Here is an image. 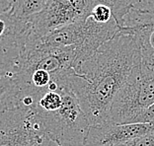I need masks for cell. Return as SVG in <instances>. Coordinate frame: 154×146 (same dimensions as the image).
Returning <instances> with one entry per match:
<instances>
[{
    "label": "cell",
    "mask_w": 154,
    "mask_h": 146,
    "mask_svg": "<svg viewBox=\"0 0 154 146\" xmlns=\"http://www.w3.org/2000/svg\"><path fill=\"white\" fill-rule=\"evenodd\" d=\"M141 65V44L136 33L120 32L68 76L90 126L106 123L116 97Z\"/></svg>",
    "instance_id": "obj_1"
},
{
    "label": "cell",
    "mask_w": 154,
    "mask_h": 146,
    "mask_svg": "<svg viewBox=\"0 0 154 146\" xmlns=\"http://www.w3.org/2000/svg\"><path fill=\"white\" fill-rule=\"evenodd\" d=\"M154 105V48H141L138 71L121 90L112 104L107 123H134L135 119Z\"/></svg>",
    "instance_id": "obj_2"
},
{
    "label": "cell",
    "mask_w": 154,
    "mask_h": 146,
    "mask_svg": "<svg viewBox=\"0 0 154 146\" xmlns=\"http://www.w3.org/2000/svg\"><path fill=\"white\" fill-rule=\"evenodd\" d=\"M120 32L121 28L115 19L109 23L101 24L89 17L84 21L59 28L41 39L51 47H74L76 70Z\"/></svg>",
    "instance_id": "obj_3"
},
{
    "label": "cell",
    "mask_w": 154,
    "mask_h": 146,
    "mask_svg": "<svg viewBox=\"0 0 154 146\" xmlns=\"http://www.w3.org/2000/svg\"><path fill=\"white\" fill-rule=\"evenodd\" d=\"M0 146H57L45 136L28 108H13L0 114Z\"/></svg>",
    "instance_id": "obj_4"
},
{
    "label": "cell",
    "mask_w": 154,
    "mask_h": 146,
    "mask_svg": "<svg viewBox=\"0 0 154 146\" xmlns=\"http://www.w3.org/2000/svg\"><path fill=\"white\" fill-rule=\"evenodd\" d=\"M101 0H52L44 11L32 17V32L43 38L59 28L84 21L90 17L93 8Z\"/></svg>",
    "instance_id": "obj_5"
},
{
    "label": "cell",
    "mask_w": 154,
    "mask_h": 146,
    "mask_svg": "<svg viewBox=\"0 0 154 146\" xmlns=\"http://www.w3.org/2000/svg\"><path fill=\"white\" fill-rule=\"evenodd\" d=\"M153 131L149 123H103L90 126L83 146H120Z\"/></svg>",
    "instance_id": "obj_6"
},
{
    "label": "cell",
    "mask_w": 154,
    "mask_h": 146,
    "mask_svg": "<svg viewBox=\"0 0 154 146\" xmlns=\"http://www.w3.org/2000/svg\"><path fill=\"white\" fill-rule=\"evenodd\" d=\"M113 10L121 30L125 26L154 24V0H101Z\"/></svg>",
    "instance_id": "obj_7"
},
{
    "label": "cell",
    "mask_w": 154,
    "mask_h": 146,
    "mask_svg": "<svg viewBox=\"0 0 154 146\" xmlns=\"http://www.w3.org/2000/svg\"><path fill=\"white\" fill-rule=\"evenodd\" d=\"M31 32L28 21L22 20L9 11L0 14V50H20Z\"/></svg>",
    "instance_id": "obj_8"
},
{
    "label": "cell",
    "mask_w": 154,
    "mask_h": 146,
    "mask_svg": "<svg viewBox=\"0 0 154 146\" xmlns=\"http://www.w3.org/2000/svg\"><path fill=\"white\" fill-rule=\"evenodd\" d=\"M52 0H11V12L18 18L29 21L47 8Z\"/></svg>",
    "instance_id": "obj_9"
},
{
    "label": "cell",
    "mask_w": 154,
    "mask_h": 146,
    "mask_svg": "<svg viewBox=\"0 0 154 146\" xmlns=\"http://www.w3.org/2000/svg\"><path fill=\"white\" fill-rule=\"evenodd\" d=\"M19 58V50H0V80L13 76Z\"/></svg>",
    "instance_id": "obj_10"
},
{
    "label": "cell",
    "mask_w": 154,
    "mask_h": 146,
    "mask_svg": "<svg viewBox=\"0 0 154 146\" xmlns=\"http://www.w3.org/2000/svg\"><path fill=\"white\" fill-rule=\"evenodd\" d=\"M90 17L96 22L101 24L109 23L114 18V14L112 8L105 3H99L93 8L92 12L90 14Z\"/></svg>",
    "instance_id": "obj_11"
},
{
    "label": "cell",
    "mask_w": 154,
    "mask_h": 146,
    "mask_svg": "<svg viewBox=\"0 0 154 146\" xmlns=\"http://www.w3.org/2000/svg\"><path fill=\"white\" fill-rule=\"evenodd\" d=\"M134 123H149L153 126V133H154V105L148 108L142 114L136 117Z\"/></svg>",
    "instance_id": "obj_12"
},
{
    "label": "cell",
    "mask_w": 154,
    "mask_h": 146,
    "mask_svg": "<svg viewBox=\"0 0 154 146\" xmlns=\"http://www.w3.org/2000/svg\"><path fill=\"white\" fill-rule=\"evenodd\" d=\"M11 9V0H0V14Z\"/></svg>",
    "instance_id": "obj_13"
},
{
    "label": "cell",
    "mask_w": 154,
    "mask_h": 146,
    "mask_svg": "<svg viewBox=\"0 0 154 146\" xmlns=\"http://www.w3.org/2000/svg\"><path fill=\"white\" fill-rule=\"evenodd\" d=\"M150 44H151L152 47L154 48V32H152L151 36H150Z\"/></svg>",
    "instance_id": "obj_14"
},
{
    "label": "cell",
    "mask_w": 154,
    "mask_h": 146,
    "mask_svg": "<svg viewBox=\"0 0 154 146\" xmlns=\"http://www.w3.org/2000/svg\"><path fill=\"white\" fill-rule=\"evenodd\" d=\"M5 111V109H4V106H3V104H2V102H1V100H0V114L1 113H3Z\"/></svg>",
    "instance_id": "obj_15"
}]
</instances>
